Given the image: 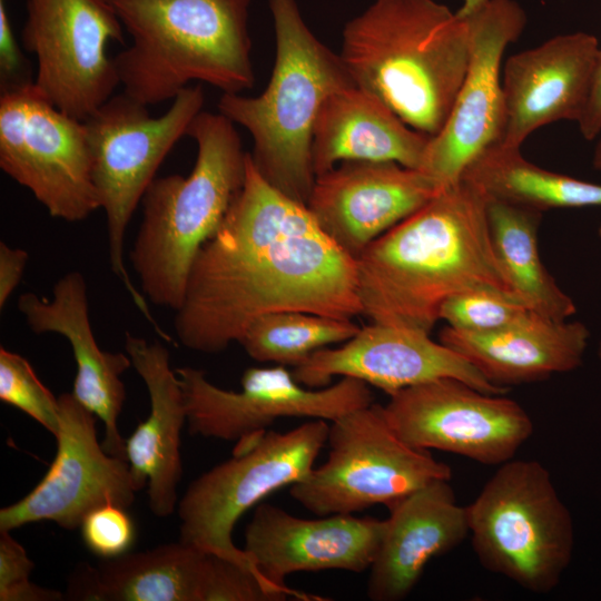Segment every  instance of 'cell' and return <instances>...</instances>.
<instances>
[{
	"label": "cell",
	"instance_id": "obj_13",
	"mask_svg": "<svg viewBox=\"0 0 601 601\" xmlns=\"http://www.w3.org/2000/svg\"><path fill=\"white\" fill-rule=\"evenodd\" d=\"M176 374L184 393L188 432L204 437L239 441L242 451L257 441L276 420L336 418L373 404L370 385L354 377L324 388H306L285 366L249 367L240 391L216 386L198 368L179 367Z\"/></svg>",
	"mask_w": 601,
	"mask_h": 601
},
{
	"label": "cell",
	"instance_id": "obj_23",
	"mask_svg": "<svg viewBox=\"0 0 601 601\" xmlns=\"http://www.w3.org/2000/svg\"><path fill=\"white\" fill-rule=\"evenodd\" d=\"M125 349L142 378L150 398L148 417L126 440V460L138 491L147 486L151 512L169 516L177 504V486L183 474L180 434L187 412L169 351L159 341L126 332Z\"/></svg>",
	"mask_w": 601,
	"mask_h": 601
},
{
	"label": "cell",
	"instance_id": "obj_16",
	"mask_svg": "<svg viewBox=\"0 0 601 601\" xmlns=\"http://www.w3.org/2000/svg\"><path fill=\"white\" fill-rule=\"evenodd\" d=\"M58 401L55 460L33 490L0 510V530L39 521L75 530L93 510L107 504L127 509L135 500L127 460L109 455L98 442V417L72 393H62Z\"/></svg>",
	"mask_w": 601,
	"mask_h": 601
},
{
	"label": "cell",
	"instance_id": "obj_38",
	"mask_svg": "<svg viewBox=\"0 0 601 601\" xmlns=\"http://www.w3.org/2000/svg\"><path fill=\"white\" fill-rule=\"evenodd\" d=\"M592 165L594 169L601 171V138L597 142V146L593 152Z\"/></svg>",
	"mask_w": 601,
	"mask_h": 601
},
{
	"label": "cell",
	"instance_id": "obj_33",
	"mask_svg": "<svg viewBox=\"0 0 601 601\" xmlns=\"http://www.w3.org/2000/svg\"><path fill=\"white\" fill-rule=\"evenodd\" d=\"M80 528L86 546L104 559L127 553L136 535L134 522L126 509L114 504L90 512Z\"/></svg>",
	"mask_w": 601,
	"mask_h": 601
},
{
	"label": "cell",
	"instance_id": "obj_26",
	"mask_svg": "<svg viewBox=\"0 0 601 601\" xmlns=\"http://www.w3.org/2000/svg\"><path fill=\"white\" fill-rule=\"evenodd\" d=\"M213 554L183 541L82 564L69 580L71 600L205 601Z\"/></svg>",
	"mask_w": 601,
	"mask_h": 601
},
{
	"label": "cell",
	"instance_id": "obj_39",
	"mask_svg": "<svg viewBox=\"0 0 601 601\" xmlns=\"http://www.w3.org/2000/svg\"><path fill=\"white\" fill-rule=\"evenodd\" d=\"M598 356H599V359H600V362H601V341H600V343H599Z\"/></svg>",
	"mask_w": 601,
	"mask_h": 601
},
{
	"label": "cell",
	"instance_id": "obj_18",
	"mask_svg": "<svg viewBox=\"0 0 601 601\" xmlns=\"http://www.w3.org/2000/svg\"><path fill=\"white\" fill-rule=\"evenodd\" d=\"M293 375L304 386L328 385L333 376H348L373 385L388 396L443 377L461 380L489 394L506 388L490 383L467 359L430 333L371 323L339 347L315 351Z\"/></svg>",
	"mask_w": 601,
	"mask_h": 601
},
{
	"label": "cell",
	"instance_id": "obj_29",
	"mask_svg": "<svg viewBox=\"0 0 601 601\" xmlns=\"http://www.w3.org/2000/svg\"><path fill=\"white\" fill-rule=\"evenodd\" d=\"M359 329L352 319L285 311L255 318L238 343L255 361L297 367L315 351L346 342Z\"/></svg>",
	"mask_w": 601,
	"mask_h": 601
},
{
	"label": "cell",
	"instance_id": "obj_2",
	"mask_svg": "<svg viewBox=\"0 0 601 601\" xmlns=\"http://www.w3.org/2000/svg\"><path fill=\"white\" fill-rule=\"evenodd\" d=\"M486 206L461 179L368 244L355 258L362 315L430 333L454 295L492 289L519 299L495 255Z\"/></svg>",
	"mask_w": 601,
	"mask_h": 601
},
{
	"label": "cell",
	"instance_id": "obj_17",
	"mask_svg": "<svg viewBox=\"0 0 601 601\" xmlns=\"http://www.w3.org/2000/svg\"><path fill=\"white\" fill-rule=\"evenodd\" d=\"M385 520L353 514L300 519L279 506L260 503L245 530L244 552L276 589L297 600H322L288 588L295 572L370 569L378 550Z\"/></svg>",
	"mask_w": 601,
	"mask_h": 601
},
{
	"label": "cell",
	"instance_id": "obj_15",
	"mask_svg": "<svg viewBox=\"0 0 601 601\" xmlns=\"http://www.w3.org/2000/svg\"><path fill=\"white\" fill-rule=\"evenodd\" d=\"M462 18L470 30L466 72L444 126L430 137L420 169L440 188L460 181L466 166L501 140V61L506 47L526 24V14L515 0H489L480 10Z\"/></svg>",
	"mask_w": 601,
	"mask_h": 601
},
{
	"label": "cell",
	"instance_id": "obj_30",
	"mask_svg": "<svg viewBox=\"0 0 601 601\" xmlns=\"http://www.w3.org/2000/svg\"><path fill=\"white\" fill-rule=\"evenodd\" d=\"M531 313L515 297L492 289H474L446 299L440 319L455 329L485 333L511 326Z\"/></svg>",
	"mask_w": 601,
	"mask_h": 601
},
{
	"label": "cell",
	"instance_id": "obj_40",
	"mask_svg": "<svg viewBox=\"0 0 601 601\" xmlns=\"http://www.w3.org/2000/svg\"><path fill=\"white\" fill-rule=\"evenodd\" d=\"M599 236H600V238H601V226H600V228H599Z\"/></svg>",
	"mask_w": 601,
	"mask_h": 601
},
{
	"label": "cell",
	"instance_id": "obj_25",
	"mask_svg": "<svg viewBox=\"0 0 601 601\" xmlns=\"http://www.w3.org/2000/svg\"><path fill=\"white\" fill-rule=\"evenodd\" d=\"M430 137L406 125L374 93L356 85L328 96L315 120V177L337 162L394 161L421 169Z\"/></svg>",
	"mask_w": 601,
	"mask_h": 601
},
{
	"label": "cell",
	"instance_id": "obj_19",
	"mask_svg": "<svg viewBox=\"0 0 601 601\" xmlns=\"http://www.w3.org/2000/svg\"><path fill=\"white\" fill-rule=\"evenodd\" d=\"M441 189L418 169L394 161H343L315 177L306 207L343 250L364 248Z\"/></svg>",
	"mask_w": 601,
	"mask_h": 601
},
{
	"label": "cell",
	"instance_id": "obj_8",
	"mask_svg": "<svg viewBox=\"0 0 601 601\" xmlns=\"http://www.w3.org/2000/svg\"><path fill=\"white\" fill-rule=\"evenodd\" d=\"M204 101L203 86H188L173 99L165 114L152 117L148 106L121 91L83 120L91 177L107 218L110 267L136 307L164 338L168 334L150 314L146 297L126 269L125 234L158 168L177 141L187 136Z\"/></svg>",
	"mask_w": 601,
	"mask_h": 601
},
{
	"label": "cell",
	"instance_id": "obj_27",
	"mask_svg": "<svg viewBox=\"0 0 601 601\" xmlns=\"http://www.w3.org/2000/svg\"><path fill=\"white\" fill-rule=\"evenodd\" d=\"M461 179L487 200L540 213L554 208L601 206V185L554 173L526 160L520 148L501 142L482 150Z\"/></svg>",
	"mask_w": 601,
	"mask_h": 601
},
{
	"label": "cell",
	"instance_id": "obj_6",
	"mask_svg": "<svg viewBox=\"0 0 601 601\" xmlns=\"http://www.w3.org/2000/svg\"><path fill=\"white\" fill-rule=\"evenodd\" d=\"M276 57L266 89L258 96L223 93L217 108L253 139L249 152L260 176L306 205L315 181L312 137L325 99L355 85L339 53L318 40L296 0H268Z\"/></svg>",
	"mask_w": 601,
	"mask_h": 601
},
{
	"label": "cell",
	"instance_id": "obj_36",
	"mask_svg": "<svg viewBox=\"0 0 601 601\" xmlns=\"http://www.w3.org/2000/svg\"><path fill=\"white\" fill-rule=\"evenodd\" d=\"M578 125L587 140H593L601 131V49L597 58L588 102Z\"/></svg>",
	"mask_w": 601,
	"mask_h": 601
},
{
	"label": "cell",
	"instance_id": "obj_24",
	"mask_svg": "<svg viewBox=\"0 0 601 601\" xmlns=\"http://www.w3.org/2000/svg\"><path fill=\"white\" fill-rule=\"evenodd\" d=\"M589 338V328L581 322L553 321L532 312L493 332L446 326L439 341L467 359L490 383L509 390L577 370Z\"/></svg>",
	"mask_w": 601,
	"mask_h": 601
},
{
	"label": "cell",
	"instance_id": "obj_14",
	"mask_svg": "<svg viewBox=\"0 0 601 601\" xmlns=\"http://www.w3.org/2000/svg\"><path fill=\"white\" fill-rule=\"evenodd\" d=\"M383 411L408 445L484 465L514 459L534 431L530 415L514 400L452 377L403 388L390 396Z\"/></svg>",
	"mask_w": 601,
	"mask_h": 601
},
{
	"label": "cell",
	"instance_id": "obj_37",
	"mask_svg": "<svg viewBox=\"0 0 601 601\" xmlns=\"http://www.w3.org/2000/svg\"><path fill=\"white\" fill-rule=\"evenodd\" d=\"M489 0H462L461 8L456 11L460 17H466L480 10Z\"/></svg>",
	"mask_w": 601,
	"mask_h": 601
},
{
	"label": "cell",
	"instance_id": "obj_10",
	"mask_svg": "<svg viewBox=\"0 0 601 601\" xmlns=\"http://www.w3.org/2000/svg\"><path fill=\"white\" fill-rule=\"evenodd\" d=\"M328 430L326 421L312 420L285 433L265 432L252 445L198 476L178 503L179 540L260 575L244 550L234 544V526L266 495L311 473Z\"/></svg>",
	"mask_w": 601,
	"mask_h": 601
},
{
	"label": "cell",
	"instance_id": "obj_32",
	"mask_svg": "<svg viewBox=\"0 0 601 601\" xmlns=\"http://www.w3.org/2000/svg\"><path fill=\"white\" fill-rule=\"evenodd\" d=\"M33 562L24 548L0 530V601H59L61 592L39 587L30 581Z\"/></svg>",
	"mask_w": 601,
	"mask_h": 601
},
{
	"label": "cell",
	"instance_id": "obj_28",
	"mask_svg": "<svg viewBox=\"0 0 601 601\" xmlns=\"http://www.w3.org/2000/svg\"><path fill=\"white\" fill-rule=\"evenodd\" d=\"M486 211L495 255L519 299L540 316L568 321L577 306L548 272L539 253L542 213L496 200H487Z\"/></svg>",
	"mask_w": 601,
	"mask_h": 601
},
{
	"label": "cell",
	"instance_id": "obj_20",
	"mask_svg": "<svg viewBox=\"0 0 601 601\" xmlns=\"http://www.w3.org/2000/svg\"><path fill=\"white\" fill-rule=\"evenodd\" d=\"M598 39L577 31L511 56L502 71L503 131L499 142L520 148L536 129L577 121L590 95Z\"/></svg>",
	"mask_w": 601,
	"mask_h": 601
},
{
	"label": "cell",
	"instance_id": "obj_34",
	"mask_svg": "<svg viewBox=\"0 0 601 601\" xmlns=\"http://www.w3.org/2000/svg\"><path fill=\"white\" fill-rule=\"evenodd\" d=\"M27 60L13 35L8 11L0 0V87L1 91L33 82Z\"/></svg>",
	"mask_w": 601,
	"mask_h": 601
},
{
	"label": "cell",
	"instance_id": "obj_11",
	"mask_svg": "<svg viewBox=\"0 0 601 601\" xmlns=\"http://www.w3.org/2000/svg\"><path fill=\"white\" fill-rule=\"evenodd\" d=\"M0 168L52 218L81 221L100 208L83 121L50 104L33 82L1 91Z\"/></svg>",
	"mask_w": 601,
	"mask_h": 601
},
{
	"label": "cell",
	"instance_id": "obj_22",
	"mask_svg": "<svg viewBox=\"0 0 601 601\" xmlns=\"http://www.w3.org/2000/svg\"><path fill=\"white\" fill-rule=\"evenodd\" d=\"M383 536L370 566L367 597L401 601L426 564L459 546L469 535L466 506L456 502L450 480H436L387 508Z\"/></svg>",
	"mask_w": 601,
	"mask_h": 601
},
{
	"label": "cell",
	"instance_id": "obj_5",
	"mask_svg": "<svg viewBox=\"0 0 601 601\" xmlns=\"http://www.w3.org/2000/svg\"><path fill=\"white\" fill-rule=\"evenodd\" d=\"M187 136L197 144L195 165L187 176L156 177L149 185L130 252L142 295L175 312L198 250L221 225L246 175L247 152L235 124L219 111L201 110Z\"/></svg>",
	"mask_w": 601,
	"mask_h": 601
},
{
	"label": "cell",
	"instance_id": "obj_9",
	"mask_svg": "<svg viewBox=\"0 0 601 601\" xmlns=\"http://www.w3.org/2000/svg\"><path fill=\"white\" fill-rule=\"evenodd\" d=\"M327 442V460L289 487L292 497L318 516L388 508L433 481L452 477L449 465L405 443L378 404L333 421Z\"/></svg>",
	"mask_w": 601,
	"mask_h": 601
},
{
	"label": "cell",
	"instance_id": "obj_1",
	"mask_svg": "<svg viewBox=\"0 0 601 601\" xmlns=\"http://www.w3.org/2000/svg\"><path fill=\"white\" fill-rule=\"evenodd\" d=\"M285 311L362 315L355 258L306 205L267 183L247 152L243 188L191 264L174 328L186 348L216 354L255 318Z\"/></svg>",
	"mask_w": 601,
	"mask_h": 601
},
{
	"label": "cell",
	"instance_id": "obj_21",
	"mask_svg": "<svg viewBox=\"0 0 601 601\" xmlns=\"http://www.w3.org/2000/svg\"><path fill=\"white\" fill-rule=\"evenodd\" d=\"M18 309L33 333H57L69 342L77 365L72 395L104 423L105 452L126 459V440L117 421L126 398L120 376L132 363L127 353L99 347L90 325L83 275L77 270L65 274L55 284L51 299L32 292L21 294Z\"/></svg>",
	"mask_w": 601,
	"mask_h": 601
},
{
	"label": "cell",
	"instance_id": "obj_3",
	"mask_svg": "<svg viewBox=\"0 0 601 601\" xmlns=\"http://www.w3.org/2000/svg\"><path fill=\"white\" fill-rule=\"evenodd\" d=\"M339 56L356 86L433 137L466 72L469 24L435 0H374L345 23Z\"/></svg>",
	"mask_w": 601,
	"mask_h": 601
},
{
	"label": "cell",
	"instance_id": "obj_4",
	"mask_svg": "<svg viewBox=\"0 0 601 601\" xmlns=\"http://www.w3.org/2000/svg\"><path fill=\"white\" fill-rule=\"evenodd\" d=\"M131 45L114 57L122 91L146 106L173 100L193 81L223 93L255 75L250 0H109Z\"/></svg>",
	"mask_w": 601,
	"mask_h": 601
},
{
	"label": "cell",
	"instance_id": "obj_31",
	"mask_svg": "<svg viewBox=\"0 0 601 601\" xmlns=\"http://www.w3.org/2000/svg\"><path fill=\"white\" fill-rule=\"evenodd\" d=\"M0 400L22 411L53 436L59 426V401L21 355L0 347Z\"/></svg>",
	"mask_w": 601,
	"mask_h": 601
},
{
	"label": "cell",
	"instance_id": "obj_35",
	"mask_svg": "<svg viewBox=\"0 0 601 601\" xmlns=\"http://www.w3.org/2000/svg\"><path fill=\"white\" fill-rule=\"evenodd\" d=\"M28 258L24 249L0 243V308H3L20 284Z\"/></svg>",
	"mask_w": 601,
	"mask_h": 601
},
{
	"label": "cell",
	"instance_id": "obj_7",
	"mask_svg": "<svg viewBox=\"0 0 601 601\" xmlns=\"http://www.w3.org/2000/svg\"><path fill=\"white\" fill-rule=\"evenodd\" d=\"M466 511L472 549L484 569L533 593L558 587L572 561L574 524L541 462L500 464Z\"/></svg>",
	"mask_w": 601,
	"mask_h": 601
},
{
	"label": "cell",
	"instance_id": "obj_12",
	"mask_svg": "<svg viewBox=\"0 0 601 601\" xmlns=\"http://www.w3.org/2000/svg\"><path fill=\"white\" fill-rule=\"evenodd\" d=\"M21 42L37 61L33 85L65 114L83 121L120 85L110 42L125 43L109 0H27Z\"/></svg>",
	"mask_w": 601,
	"mask_h": 601
}]
</instances>
